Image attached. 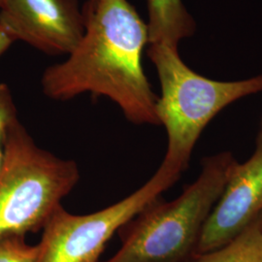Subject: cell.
<instances>
[{"label": "cell", "mask_w": 262, "mask_h": 262, "mask_svg": "<svg viewBox=\"0 0 262 262\" xmlns=\"http://www.w3.org/2000/svg\"><path fill=\"white\" fill-rule=\"evenodd\" d=\"M84 12V36L66 61L44 71V94L57 101L85 93L106 96L132 123L160 125L159 97L142 66L147 24L127 0H95Z\"/></svg>", "instance_id": "cell-1"}, {"label": "cell", "mask_w": 262, "mask_h": 262, "mask_svg": "<svg viewBox=\"0 0 262 262\" xmlns=\"http://www.w3.org/2000/svg\"><path fill=\"white\" fill-rule=\"evenodd\" d=\"M236 162L230 151L203 159L199 176L178 198L156 200L122 226V247L105 262H178L194 251Z\"/></svg>", "instance_id": "cell-2"}, {"label": "cell", "mask_w": 262, "mask_h": 262, "mask_svg": "<svg viewBox=\"0 0 262 262\" xmlns=\"http://www.w3.org/2000/svg\"><path fill=\"white\" fill-rule=\"evenodd\" d=\"M148 56L157 68L161 96L159 124L167 133L162 164L182 174L201 133L215 116L235 101L262 92V75L223 82L199 75L182 60L178 49L150 44Z\"/></svg>", "instance_id": "cell-3"}, {"label": "cell", "mask_w": 262, "mask_h": 262, "mask_svg": "<svg viewBox=\"0 0 262 262\" xmlns=\"http://www.w3.org/2000/svg\"><path fill=\"white\" fill-rule=\"evenodd\" d=\"M79 179L74 160L40 148L16 119L0 171V239L43 230Z\"/></svg>", "instance_id": "cell-4"}, {"label": "cell", "mask_w": 262, "mask_h": 262, "mask_svg": "<svg viewBox=\"0 0 262 262\" xmlns=\"http://www.w3.org/2000/svg\"><path fill=\"white\" fill-rule=\"evenodd\" d=\"M180 175L161 163L144 186L103 210L79 215L59 207L43 228L35 262H98L113 235L158 200Z\"/></svg>", "instance_id": "cell-5"}, {"label": "cell", "mask_w": 262, "mask_h": 262, "mask_svg": "<svg viewBox=\"0 0 262 262\" xmlns=\"http://www.w3.org/2000/svg\"><path fill=\"white\" fill-rule=\"evenodd\" d=\"M0 25L14 39L50 55H69L85 30L78 0H4Z\"/></svg>", "instance_id": "cell-6"}, {"label": "cell", "mask_w": 262, "mask_h": 262, "mask_svg": "<svg viewBox=\"0 0 262 262\" xmlns=\"http://www.w3.org/2000/svg\"><path fill=\"white\" fill-rule=\"evenodd\" d=\"M262 214V135L255 150L232 169L225 188L203 225L194 253L215 251L230 242Z\"/></svg>", "instance_id": "cell-7"}, {"label": "cell", "mask_w": 262, "mask_h": 262, "mask_svg": "<svg viewBox=\"0 0 262 262\" xmlns=\"http://www.w3.org/2000/svg\"><path fill=\"white\" fill-rule=\"evenodd\" d=\"M149 45L178 49L179 43L195 31V21L182 0H147Z\"/></svg>", "instance_id": "cell-8"}, {"label": "cell", "mask_w": 262, "mask_h": 262, "mask_svg": "<svg viewBox=\"0 0 262 262\" xmlns=\"http://www.w3.org/2000/svg\"><path fill=\"white\" fill-rule=\"evenodd\" d=\"M191 262H262V214L230 242Z\"/></svg>", "instance_id": "cell-9"}, {"label": "cell", "mask_w": 262, "mask_h": 262, "mask_svg": "<svg viewBox=\"0 0 262 262\" xmlns=\"http://www.w3.org/2000/svg\"><path fill=\"white\" fill-rule=\"evenodd\" d=\"M37 245H29L23 235H11L0 239V262H35Z\"/></svg>", "instance_id": "cell-10"}, {"label": "cell", "mask_w": 262, "mask_h": 262, "mask_svg": "<svg viewBox=\"0 0 262 262\" xmlns=\"http://www.w3.org/2000/svg\"><path fill=\"white\" fill-rule=\"evenodd\" d=\"M16 119L17 108L11 90L7 84L0 83V171L5 160L7 132Z\"/></svg>", "instance_id": "cell-11"}, {"label": "cell", "mask_w": 262, "mask_h": 262, "mask_svg": "<svg viewBox=\"0 0 262 262\" xmlns=\"http://www.w3.org/2000/svg\"><path fill=\"white\" fill-rule=\"evenodd\" d=\"M14 42H16V40L0 25V56L11 47Z\"/></svg>", "instance_id": "cell-12"}, {"label": "cell", "mask_w": 262, "mask_h": 262, "mask_svg": "<svg viewBox=\"0 0 262 262\" xmlns=\"http://www.w3.org/2000/svg\"><path fill=\"white\" fill-rule=\"evenodd\" d=\"M95 0H86V3L85 4H92V3H94Z\"/></svg>", "instance_id": "cell-13"}, {"label": "cell", "mask_w": 262, "mask_h": 262, "mask_svg": "<svg viewBox=\"0 0 262 262\" xmlns=\"http://www.w3.org/2000/svg\"><path fill=\"white\" fill-rule=\"evenodd\" d=\"M3 2H4V0H0V8H1V6H2Z\"/></svg>", "instance_id": "cell-14"}, {"label": "cell", "mask_w": 262, "mask_h": 262, "mask_svg": "<svg viewBox=\"0 0 262 262\" xmlns=\"http://www.w3.org/2000/svg\"><path fill=\"white\" fill-rule=\"evenodd\" d=\"M260 134H261V135H262V131H261V132H260Z\"/></svg>", "instance_id": "cell-15"}]
</instances>
